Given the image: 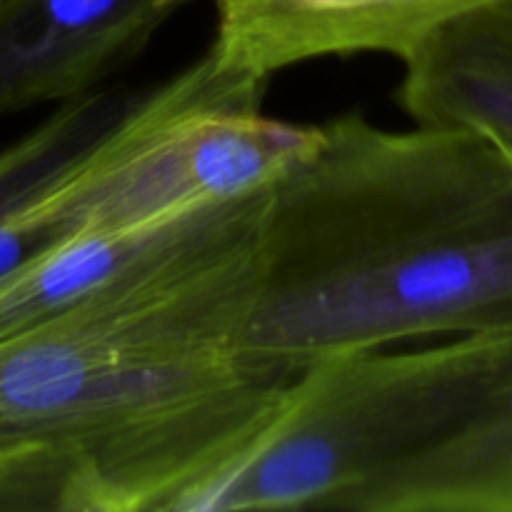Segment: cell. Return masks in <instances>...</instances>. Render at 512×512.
I'll return each mask as SVG.
<instances>
[{
  "mask_svg": "<svg viewBox=\"0 0 512 512\" xmlns=\"http://www.w3.org/2000/svg\"><path fill=\"white\" fill-rule=\"evenodd\" d=\"M263 193L0 338V435L63 465L60 512H170L293 378L243 353Z\"/></svg>",
  "mask_w": 512,
  "mask_h": 512,
  "instance_id": "obj_1",
  "label": "cell"
},
{
  "mask_svg": "<svg viewBox=\"0 0 512 512\" xmlns=\"http://www.w3.org/2000/svg\"><path fill=\"white\" fill-rule=\"evenodd\" d=\"M512 328V150L363 113L320 123L263 193L250 363L335 358Z\"/></svg>",
  "mask_w": 512,
  "mask_h": 512,
  "instance_id": "obj_2",
  "label": "cell"
},
{
  "mask_svg": "<svg viewBox=\"0 0 512 512\" xmlns=\"http://www.w3.org/2000/svg\"><path fill=\"white\" fill-rule=\"evenodd\" d=\"M498 330L300 368L268 413L173 512L340 510L453 433L493 370Z\"/></svg>",
  "mask_w": 512,
  "mask_h": 512,
  "instance_id": "obj_3",
  "label": "cell"
},
{
  "mask_svg": "<svg viewBox=\"0 0 512 512\" xmlns=\"http://www.w3.org/2000/svg\"><path fill=\"white\" fill-rule=\"evenodd\" d=\"M270 80L213 50L128 103L33 195L40 248L140 238L268 190L315 145L318 125L265 113Z\"/></svg>",
  "mask_w": 512,
  "mask_h": 512,
  "instance_id": "obj_4",
  "label": "cell"
},
{
  "mask_svg": "<svg viewBox=\"0 0 512 512\" xmlns=\"http://www.w3.org/2000/svg\"><path fill=\"white\" fill-rule=\"evenodd\" d=\"M193 0H3L0 120L108 88Z\"/></svg>",
  "mask_w": 512,
  "mask_h": 512,
  "instance_id": "obj_5",
  "label": "cell"
},
{
  "mask_svg": "<svg viewBox=\"0 0 512 512\" xmlns=\"http://www.w3.org/2000/svg\"><path fill=\"white\" fill-rule=\"evenodd\" d=\"M208 48L223 63L273 80L293 65L378 53L403 60L448 20L503 0H210Z\"/></svg>",
  "mask_w": 512,
  "mask_h": 512,
  "instance_id": "obj_6",
  "label": "cell"
},
{
  "mask_svg": "<svg viewBox=\"0 0 512 512\" xmlns=\"http://www.w3.org/2000/svg\"><path fill=\"white\" fill-rule=\"evenodd\" d=\"M343 512H512V328L493 370L450 435L355 493Z\"/></svg>",
  "mask_w": 512,
  "mask_h": 512,
  "instance_id": "obj_7",
  "label": "cell"
},
{
  "mask_svg": "<svg viewBox=\"0 0 512 512\" xmlns=\"http://www.w3.org/2000/svg\"><path fill=\"white\" fill-rule=\"evenodd\" d=\"M400 65L398 103L413 123L473 130L512 150V0L448 20Z\"/></svg>",
  "mask_w": 512,
  "mask_h": 512,
  "instance_id": "obj_8",
  "label": "cell"
},
{
  "mask_svg": "<svg viewBox=\"0 0 512 512\" xmlns=\"http://www.w3.org/2000/svg\"><path fill=\"white\" fill-rule=\"evenodd\" d=\"M130 95L108 85L73 103L50 108L28 133L0 148V275L40 250L25 218L40 185L105 128Z\"/></svg>",
  "mask_w": 512,
  "mask_h": 512,
  "instance_id": "obj_9",
  "label": "cell"
},
{
  "mask_svg": "<svg viewBox=\"0 0 512 512\" xmlns=\"http://www.w3.org/2000/svg\"><path fill=\"white\" fill-rule=\"evenodd\" d=\"M63 488V468L48 450L0 435V512H60Z\"/></svg>",
  "mask_w": 512,
  "mask_h": 512,
  "instance_id": "obj_10",
  "label": "cell"
},
{
  "mask_svg": "<svg viewBox=\"0 0 512 512\" xmlns=\"http://www.w3.org/2000/svg\"><path fill=\"white\" fill-rule=\"evenodd\" d=\"M0 3H3V0H0Z\"/></svg>",
  "mask_w": 512,
  "mask_h": 512,
  "instance_id": "obj_11",
  "label": "cell"
}]
</instances>
